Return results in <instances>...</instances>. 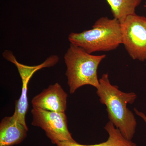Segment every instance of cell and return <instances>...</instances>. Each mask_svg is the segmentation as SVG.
<instances>
[{"instance_id": "3", "label": "cell", "mask_w": 146, "mask_h": 146, "mask_svg": "<svg viewBox=\"0 0 146 146\" xmlns=\"http://www.w3.org/2000/svg\"><path fill=\"white\" fill-rule=\"evenodd\" d=\"M105 54L94 55L80 47L70 44L64 56L66 67V75L70 88L73 94L77 89L86 85L94 86L97 89L100 86L98 69Z\"/></svg>"}, {"instance_id": "10", "label": "cell", "mask_w": 146, "mask_h": 146, "mask_svg": "<svg viewBox=\"0 0 146 146\" xmlns=\"http://www.w3.org/2000/svg\"><path fill=\"white\" fill-rule=\"evenodd\" d=\"M111 8L114 18L123 22L129 15L136 13V8L142 0H106Z\"/></svg>"}, {"instance_id": "5", "label": "cell", "mask_w": 146, "mask_h": 146, "mask_svg": "<svg viewBox=\"0 0 146 146\" xmlns=\"http://www.w3.org/2000/svg\"><path fill=\"white\" fill-rule=\"evenodd\" d=\"M32 124L42 128L53 144L63 141H75L69 131L65 112L48 111L36 108L31 110Z\"/></svg>"}, {"instance_id": "2", "label": "cell", "mask_w": 146, "mask_h": 146, "mask_svg": "<svg viewBox=\"0 0 146 146\" xmlns=\"http://www.w3.org/2000/svg\"><path fill=\"white\" fill-rule=\"evenodd\" d=\"M68 39L70 44L89 54L113 50L123 44L121 23L115 18L102 17L91 29L80 33H71Z\"/></svg>"}, {"instance_id": "1", "label": "cell", "mask_w": 146, "mask_h": 146, "mask_svg": "<svg viewBox=\"0 0 146 146\" xmlns=\"http://www.w3.org/2000/svg\"><path fill=\"white\" fill-rule=\"evenodd\" d=\"M100 86L97 94L101 103L107 108L110 121L121 131L125 138L131 141L135 132L137 121L133 112L128 108V104H132L137 98L133 92L124 93L119 87L110 83L108 74L99 79Z\"/></svg>"}, {"instance_id": "8", "label": "cell", "mask_w": 146, "mask_h": 146, "mask_svg": "<svg viewBox=\"0 0 146 146\" xmlns=\"http://www.w3.org/2000/svg\"><path fill=\"white\" fill-rule=\"evenodd\" d=\"M27 127L14 121L11 117L4 118L0 123V146H12L26 137Z\"/></svg>"}, {"instance_id": "11", "label": "cell", "mask_w": 146, "mask_h": 146, "mask_svg": "<svg viewBox=\"0 0 146 146\" xmlns=\"http://www.w3.org/2000/svg\"><path fill=\"white\" fill-rule=\"evenodd\" d=\"M134 110L136 115L141 117L144 120V121L145 122L146 124V115L144 114L143 112L139 111L136 108H134Z\"/></svg>"}, {"instance_id": "4", "label": "cell", "mask_w": 146, "mask_h": 146, "mask_svg": "<svg viewBox=\"0 0 146 146\" xmlns=\"http://www.w3.org/2000/svg\"><path fill=\"white\" fill-rule=\"evenodd\" d=\"M123 44L131 58L146 60V18L136 13L121 23Z\"/></svg>"}, {"instance_id": "12", "label": "cell", "mask_w": 146, "mask_h": 146, "mask_svg": "<svg viewBox=\"0 0 146 146\" xmlns=\"http://www.w3.org/2000/svg\"><path fill=\"white\" fill-rule=\"evenodd\" d=\"M144 7H145L146 9V2L145 3V5H144Z\"/></svg>"}, {"instance_id": "6", "label": "cell", "mask_w": 146, "mask_h": 146, "mask_svg": "<svg viewBox=\"0 0 146 146\" xmlns=\"http://www.w3.org/2000/svg\"><path fill=\"white\" fill-rule=\"evenodd\" d=\"M5 58L7 60L16 65L21 76L22 82V93L21 96L16 102L15 111L11 116L14 121L27 126L25 117L29 108L28 101V85L29 82L35 73L42 68H48L49 64L47 60L39 65L29 66L18 62L13 52H8L6 54Z\"/></svg>"}, {"instance_id": "7", "label": "cell", "mask_w": 146, "mask_h": 146, "mask_svg": "<svg viewBox=\"0 0 146 146\" xmlns=\"http://www.w3.org/2000/svg\"><path fill=\"white\" fill-rule=\"evenodd\" d=\"M68 94L59 84L50 85L32 100L33 108L48 111L65 112L67 109Z\"/></svg>"}, {"instance_id": "9", "label": "cell", "mask_w": 146, "mask_h": 146, "mask_svg": "<svg viewBox=\"0 0 146 146\" xmlns=\"http://www.w3.org/2000/svg\"><path fill=\"white\" fill-rule=\"evenodd\" d=\"M109 137L107 141L96 145H86L78 143L76 141H63L58 142L57 146H137L131 141H128L123 136L121 131L115 127L113 123L109 121L104 127Z\"/></svg>"}]
</instances>
